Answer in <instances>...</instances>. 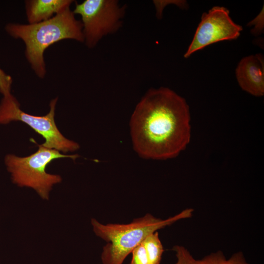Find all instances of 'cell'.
<instances>
[{
  "instance_id": "cell-1",
  "label": "cell",
  "mask_w": 264,
  "mask_h": 264,
  "mask_svg": "<svg viewBox=\"0 0 264 264\" xmlns=\"http://www.w3.org/2000/svg\"><path fill=\"white\" fill-rule=\"evenodd\" d=\"M190 119L188 105L182 97L168 88L149 89L131 117L133 149L147 159L176 157L190 141Z\"/></svg>"
},
{
  "instance_id": "cell-2",
  "label": "cell",
  "mask_w": 264,
  "mask_h": 264,
  "mask_svg": "<svg viewBox=\"0 0 264 264\" xmlns=\"http://www.w3.org/2000/svg\"><path fill=\"white\" fill-rule=\"evenodd\" d=\"M7 33L25 44V56L36 75L43 78L46 73L44 52L50 46L63 40L84 42L82 24L68 7L49 20L33 24L9 23Z\"/></svg>"
},
{
  "instance_id": "cell-3",
  "label": "cell",
  "mask_w": 264,
  "mask_h": 264,
  "mask_svg": "<svg viewBox=\"0 0 264 264\" xmlns=\"http://www.w3.org/2000/svg\"><path fill=\"white\" fill-rule=\"evenodd\" d=\"M193 211L187 208L165 220L147 214L128 224H103L92 219L94 233L108 242L101 254L103 264H122L127 256L149 235L177 220L191 218Z\"/></svg>"
},
{
  "instance_id": "cell-4",
  "label": "cell",
  "mask_w": 264,
  "mask_h": 264,
  "mask_svg": "<svg viewBox=\"0 0 264 264\" xmlns=\"http://www.w3.org/2000/svg\"><path fill=\"white\" fill-rule=\"evenodd\" d=\"M39 149L29 156L20 157L7 154L5 163L11 175L14 183L20 187H31L43 199H47L53 185L60 183L62 178L59 175L46 172V168L53 160L65 157L75 160L77 154L65 155L59 151L38 145Z\"/></svg>"
},
{
  "instance_id": "cell-5",
  "label": "cell",
  "mask_w": 264,
  "mask_h": 264,
  "mask_svg": "<svg viewBox=\"0 0 264 264\" xmlns=\"http://www.w3.org/2000/svg\"><path fill=\"white\" fill-rule=\"evenodd\" d=\"M126 10L117 0H85L76 2L75 15L81 18L84 43L95 47L105 36L116 33L122 27Z\"/></svg>"
},
{
  "instance_id": "cell-6",
  "label": "cell",
  "mask_w": 264,
  "mask_h": 264,
  "mask_svg": "<svg viewBox=\"0 0 264 264\" xmlns=\"http://www.w3.org/2000/svg\"><path fill=\"white\" fill-rule=\"evenodd\" d=\"M57 98L49 104L50 110L44 116H35L25 113L20 108L18 100L11 94L3 96L0 103V124L12 121L22 122L42 135L45 142L44 147L66 153L79 148L78 143L65 137L58 130L54 120Z\"/></svg>"
},
{
  "instance_id": "cell-7",
  "label": "cell",
  "mask_w": 264,
  "mask_h": 264,
  "mask_svg": "<svg viewBox=\"0 0 264 264\" xmlns=\"http://www.w3.org/2000/svg\"><path fill=\"white\" fill-rule=\"evenodd\" d=\"M242 27L235 23L229 11L222 6H214L203 13L194 38L185 54L189 57L195 52L212 44L238 38Z\"/></svg>"
},
{
  "instance_id": "cell-8",
  "label": "cell",
  "mask_w": 264,
  "mask_h": 264,
  "mask_svg": "<svg viewBox=\"0 0 264 264\" xmlns=\"http://www.w3.org/2000/svg\"><path fill=\"white\" fill-rule=\"evenodd\" d=\"M240 87L251 95L260 97L264 94V61L261 54L242 58L236 69Z\"/></svg>"
},
{
  "instance_id": "cell-9",
  "label": "cell",
  "mask_w": 264,
  "mask_h": 264,
  "mask_svg": "<svg viewBox=\"0 0 264 264\" xmlns=\"http://www.w3.org/2000/svg\"><path fill=\"white\" fill-rule=\"evenodd\" d=\"M72 0H27L25 1V13L28 24L50 19L70 7Z\"/></svg>"
},
{
  "instance_id": "cell-10",
  "label": "cell",
  "mask_w": 264,
  "mask_h": 264,
  "mask_svg": "<svg viewBox=\"0 0 264 264\" xmlns=\"http://www.w3.org/2000/svg\"><path fill=\"white\" fill-rule=\"evenodd\" d=\"M190 264H250L242 251L234 253L227 259L223 253L218 250L208 254L200 259H195L193 256L190 260Z\"/></svg>"
},
{
  "instance_id": "cell-11",
  "label": "cell",
  "mask_w": 264,
  "mask_h": 264,
  "mask_svg": "<svg viewBox=\"0 0 264 264\" xmlns=\"http://www.w3.org/2000/svg\"><path fill=\"white\" fill-rule=\"evenodd\" d=\"M149 264H160L164 249L159 239L158 232H154L142 242Z\"/></svg>"
},
{
  "instance_id": "cell-12",
  "label": "cell",
  "mask_w": 264,
  "mask_h": 264,
  "mask_svg": "<svg viewBox=\"0 0 264 264\" xmlns=\"http://www.w3.org/2000/svg\"><path fill=\"white\" fill-rule=\"evenodd\" d=\"M132 253V256L130 264H149L146 252L142 242L136 246Z\"/></svg>"
},
{
  "instance_id": "cell-13",
  "label": "cell",
  "mask_w": 264,
  "mask_h": 264,
  "mask_svg": "<svg viewBox=\"0 0 264 264\" xmlns=\"http://www.w3.org/2000/svg\"><path fill=\"white\" fill-rule=\"evenodd\" d=\"M173 250L176 252L177 261L175 264H190L193 256L189 250L183 246L175 245Z\"/></svg>"
},
{
  "instance_id": "cell-14",
  "label": "cell",
  "mask_w": 264,
  "mask_h": 264,
  "mask_svg": "<svg viewBox=\"0 0 264 264\" xmlns=\"http://www.w3.org/2000/svg\"><path fill=\"white\" fill-rule=\"evenodd\" d=\"M12 83V79L11 77L0 68V92L3 96L11 94V88Z\"/></svg>"
}]
</instances>
